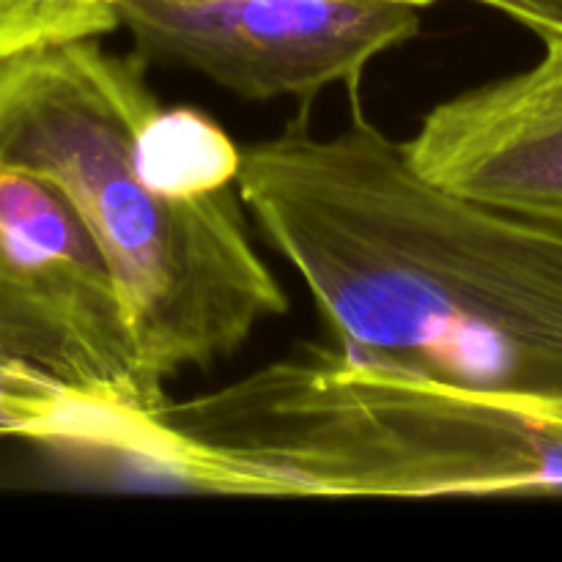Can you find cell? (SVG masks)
<instances>
[{
  "instance_id": "1",
  "label": "cell",
  "mask_w": 562,
  "mask_h": 562,
  "mask_svg": "<svg viewBox=\"0 0 562 562\" xmlns=\"http://www.w3.org/2000/svg\"><path fill=\"white\" fill-rule=\"evenodd\" d=\"M236 187L344 346L499 393L562 401V225L417 173L355 99L241 148Z\"/></svg>"
},
{
  "instance_id": "2",
  "label": "cell",
  "mask_w": 562,
  "mask_h": 562,
  "mask_svg": "<svg viewBox=\"0 0 562 562\" xmlns=\"http://www.w3.org/2000/svg\"><path fill=\"white\" fill-rule=\"evenodd\" d=\"M140 464L220 497H562V401L311 344L168 401Z\"/></svg>"
},
{
  "instance_id": "3",
  "label": "cell",
  "mask_w": 562,
  "mask_h": 562,
  "mask_svg": "<svg viewBox=\"0 0 562 562\" xmlns=\"http://www.w3.org/2000/svg\"><path fill=\"white\" fill-rule=\"evenodd\" d=\"M140 55L99 38L0 64V159L53 181L102 250L143 371L170 376L234 355L289 294L250 239L239 187L173 195L143 173L137 140L157 113Z\"/></svg>"
},
{
  "instance_id": "4",
  "label": "cell",
  "mask_w": 562,
  "mask_h": 562,
  "mask_svg": "<svg viewBox=\"0 0 562 562\" xmlns=\"http://www.w3.org/2000/svg\"><path fill=\"white\" fill-rule=\"evenodd\" d=\"M0 355L137 412L168 404L148 379L113 272L69 198L0 159Z\"/></svg>"
},
{
  "instance_id": "5",
  "label": "cell",
  "mask_w": 562,
  "mask_h": 562,
  "mask_svg": "<svg viewBox=\"0 0 562 562\" xmlns=\"http://www.w3.org/2000/svg\"><path fill=\"white\" fill-rule=\"evenodd\" d=\"M146 64L181 66L247 99L311 102L355 86L387 49L420 33L406 0H126L119 9Z\"/></svg>"
},
{
  "instance_id": "6",
  "label": "cell",
  "mask_w": 562,
  "mask_h": 562,
  "mask_svg": "<svg viewBox=\"0 0 562 562\" xmlns=\"http://www.w3.org/2000/svg\"><path fill=\"white\" fill-rule=\"evenodd\" d=\"M404 151L445 190L562 225V38H543L527 69L434 104Z\"/></svg>"
},
{
  "instance_id": "7",
  "label": "cell",
  "mask_w": 562,
  "mask_h": 562,
  "mask_svg": "<svg viewBox=\"0 0 562 562\" xmlns=\"http://www.w3.org/2000/svg\"><path fill=\"white\" fill-rule=\"evenodd\" d=\"M157 412L110 404L44 368L0 355V437L110 453L140 464L154 442Z\"/></svg>"
},
{
  "instance_id": "8",
  "label": "cell",
  "mask_w": 562,
  "mask_h": 562,
  "mask_svg": "<svg viewBox=\"0 0 562 562\" xmlns=\"http://www.w3.org/2000/svg\"><path fill=\"white\" fill-rule=\"evenodd\" d=\"M137 159L159 190L195 198L236 187L241 148L201 110L159 108L143 126Z\"/></svg>"
},
{
  "instance_id": "9",
  "label": "cell",
  "mask_w": 562,
  "mask_h": 562,
  "mask_svg": "<svg viewBox=\"0 0 562 562\" xmlns=\"http://www.w3.org/2000/svg\"><path fill=\"white\" fill-rule=\"evenodd\" d=\"M115 27V11L82 0H0V64L31 49L99 38Z\"/></svg>"
},
{
  "instance_id": "10",
  "label": "cell",
  "mask_w": 562,
  "mask_h": 562,
  "mask_svg": "<svg viewBox=\"0 0 562 562\" xmlns=\"http://www.w3.org/2000/svg\"><path fill=\"white\" fill-rule=\"evenodd\" d=\"M503 11L519 25L530 27L538 38H562V0H475Z\"/></svg>"
},
{
  "instance_id": "11",
  "label": "cell",
  "mask_w": 562,
  "mask_h": 562,
  "mask_svg": "<svg viewBox=\"0 0 562 562\" xmlns=\"http://www.w3.org/2000/svg\"><path fill=\"white\" fill-rule=\"evenodd\" d=\"M82 3L99 5V9L115 11L121 3H126V0H82ZM406 3H415V5H423V9H428V5H434V3H437V0H406ZM115 14H119V11H115Z\"/></svg>"
}]
</instances>
